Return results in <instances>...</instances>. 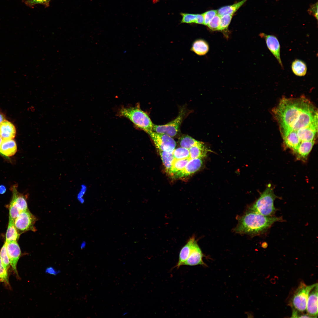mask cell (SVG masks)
<instances>
[{"instance_id": "obj_1", "label": "cell", "mask_w": 318, "mask_h": 318, "mask_svg": "<svg viewBox=\"0 0 318 318\" xmlns=\"http://www.w3.org/2000/svg\"><path fill=\"white\" fill-rule=\"evenodd\" d=\"M282 220L280 217L265 216L249 210L239 219L235 231L238 233L260 235L265 232L275 222Z\"/></svg>"}, {"instance_id": "obj_2", "label": "cell", "mask_w": 318, "mask_h": 318, "mask_svg": "<svg viewBox=\"0 0 318 318\" xmlns=\"http://www.w3.org/2000/svg\"><path fill=\"white\" fill-rule=\"evenodd\" d=\"M120 116L130 120L137 127L146 133L152 131L153 125L149 116L139 107H122L119 111Z\"/></svg>"}, {"instance_id": "obj_3", "label": "cell", "mask_w": 318, "mask_h": 318, "mask_svg": "<svg viewBox=\"0 0 318 318\" xmlns=\"http://www.w3.org/2000/svg\"><path fill=\"white\" fill-rule=\"evenodd\" d=\"M277 198L273 189L268 185L249 210L265 216H273L277 210L274 205V201Z\"/></svg>"}, {"instance_id": "obj_4", "label": "cell", "mask_w": 318, "mask_h": 318, "mask_svg": "<svg viewBox=\"0 0 318 318\" xmlns=\"http://www.w3.org/2000/svg\"><path fill=\"white\" fill-rule=\"evenodd\" d=\"M317 283L307 285L304 282L300 283L289 302L293 310L302 313L306 310L309 294Z\"/></svg>"}, {"instance_id": "obj_5", "label": "cell", "mask_w": 318, "mask_h": 318, "mask_svg": "<svg viewBox=\"0 0 318 318\" xmlns=\"http://www.w3.org/2000/svg\"><path fill=\"white\" fill-rule=\"evenodd\" d=\"M37 220V218L28 209L19 213L14 223L18 233L20 235L29 231H36L34 225Z\"/></svg>"}, {"instance_id": "obj_6", "label": "cell", "mask_w": 318, "mask_h": 318, "mask_svg": "<svg viewBox=\"0 0 318 318\" xmlns=\"http://www.w3.org/2000/svg\"><path fill=\"white\" fill-rule=\"evenodd\" d=\"M184 110H181L178 116L174 120L165 125H153V131L157 133L167 135L172 137L178 134L185 115Z\"/></svg>"}, {"instance_id": "obj_7", "label": "cell", "mask_w": 318, "mask_h": 318, "mask_svg": "<svg viewBox=\"0 0 318 318\" xmlns=\"http://www.w3.org/2000/svg\"><path fill=\"white\" fill-rule=\"evenodd\" d=\"M153 141L158 150L172 153L176 143L172 138L167 135L151 131L147 133Z\"/></svg>"}, {"instance_id": "obj_8", "label": "cell", "mask_w": 318, "mask_h": 318, "mask_svg": "<svg viewBox=\"0 0 318 318\" xmlns=\"http://www.w3.org/2000/svg\"><path fill=\"white\" fill-rule=\"evenodd\" d=\"M10 265L17 278L19 279L17 270V265L21 256V251L17 241L5 242Z\"/></svg>"}, {"instance_id": "obj_9", "label": "cell", "mask_w": 318, "mask_h": 318, "mask_svg": "<svg viewBox=\"0 0 318 318\" xmlns=\"http://www.w3.org/2000/svg\"><path fill=\"white\" fill-rule=\"evenodd\" d=\"M259 35L265 39L267 48L276 59L281 68L283 69L280 57V44L277 37L274 35L264 33H261Z\"/></svg>"}, {"instance_id": "obj_10", "label": "cell", "mask_w": 318, "mask_h": 318, "mask_svg": "<svg viewBox=\"0 0 318 318\" xmlns=\"http://www.w3.org/2000/svg\"><path fill=\"white\" fill-rule=\"evenodd\" d=\"M202 158L190 159L184 168L175 174L173 176L175 178H181L188 176L198 170L203 165Z\"/></svg>"}, {"instance_id": "obj_11", "label": "cell", "mask_w": 318, "mask_h": 318, "mask_svg": "<svg viewBox=\"0 0 318 318\" xmlns=\"http://www.w3.org/2000/svg\"><path fill=\"white\" fill-rule=\"evenodd\" d=\"M203 254L196 240L192 246L191 253L183 265L194 266L197 265L205 266L203 261Z\"/></svg>"}, {"instance_id": "obj_12", "label": "cell", "mask_w": 318, "mask_h": 318, "mask_svg": "<svg viewBox=\"0 0 318 318\" xmlns=\"http://www.w3.org/2000/svg\"><path fill=\"white\" fill-rule=\"evenodd\" d=\"M307 313L312 317L318 316V284L310 291L308 298Z\"/></svg>"}, {"instance_id": "obj_13", "label": "cell", "mask_w": 318, "mask_h": 318, "mask_svg": "<svg viewBox=\"0 0 318 318\" xmlns=\"http://www.w3.org/2000/svg\"><path fill=\"white\" fill-rule=\"evenodd\" d=\"M318 124L299 130L297 132L300 143L304 141H315L317 136Z\"/></svg>"}, {"instance_id": "obj_14", "label": "cell", "mask_w": 318, "mask_h": 318, "mask_svg": "<svg viewBox=\"0 0 318 318\" xmlns=\"http://www.w3.org/2000/svg\"><path fill=\"white\" fill-rule=\"evenodd\" d=\"M315 141H304L300 143L297 149L294 152L297 159H306L315 143Z\"/></svg>"}, {"instance_id": "obj_15", "label": "cell", "mask_w": 318, "mask_h": 318, "mask_svg": "<svg viewBox=\"0 0 318 318\" xmlns=\"http://www.w3.org/2000/svg\"><path fill=\"white\" fill-rule=\"evenodd\" d=\"M17 151V146L13 139H3L0 146V154L6 157L14 155Z\"/></svg>"}, {"instance_id": "obj_16", "label": "cell", "mask_w": 318, "mask_h": 318, "mask_svg": "<svg viewBox=\"0 0 318 318\" xmlns=\"http://www.w3.org/2000/svg\"><path fill=\"white\" fill-rule=\"evenodd\" d=\"M16 134V129L11 122L5 120L0 125V137L2 139H13Z\"/></svg>"}, {"instance_id": "obj_17", "label": "cell", "mask_w": 318, "mask_h": 318, "mask_svg": "<svg viewBox=\"0 0 318 318\" xmlns=\"http://www.w3.org/2000/svg\"><path fill=\"white\" fill-rule=\"evenodd\" d=\"M189 150L190 159H202L207 155V153L209 151L203 142L199 141Z\"/></svg>"}, {"instance_id": "obj_18", "label": "cell", "mask_w": 318, "mask_h": 318, "mask_svg": "<svg viewBox=\"0 0 318 318\" xmlns=\"http://www.w3.org/2000/svg\"><path fill=\"white\" fill-rule=\"evenodd\" d=\"M195 240L194 236L191 237L188 240L186 244L180 250L179 254L178 261L174 268L178 269L181 266H183V264L187 260L191 253L193 244Z\"/></svg>"}, {"instance_id": "obj_19", "label": "cell", "mask_w": 318, "mask_h": 318, "mask_svg": "<svg viewBox=\"0 0 318 318\" xmlns=\"http://www.w3.org/2000/svg\"><path fill=\"white\" fill-rule=\"evenodd\" d=\"M282 137L285 146L294 152L300 143L297 132L294 131H290Z\"/></svg>"}, {"instance_id": "obj_20", "label": "cell", "mask_w": 318, "mask_h": 318, "mask_svg": "<svg viewBox=\"0 0 318 318\" xmlns=\"http://www.w3.org/2000/svg\"><path fill=\"white\" fill-rule=\"evenodd\" d=\"M247 0H242L233 4L222 7L218 10L217 14L220 16L226 14L233 15Z\"/></svg>"}, {"instance_id": "obj_21", "label": "cell", "mask_w": 318, "mask_h": 318, "mask_svg": "<svg viewBox=\"0 0 318 318\" xmlns=\"http://www.w3.org/2000/svg\"><path fill=\"white\" fill-rule=\"evenodd\" d=\"M291 69L294 74L298 76H304L307 73V65L304 61L300 59H296L293 61Z\"/></svg>"}, {"instance_id": "obj_22", "label": "cell", "mask_w": 318, "mask_h": 318, "mask_svg": "<svg viewBox=\"0 0 318 318\" xmlns=\"http://www.w3.org/2000/svg\"><path fill=\"white\" fill-rule=\"evenodd\" d=\"M192 51L199 55L205 54L209 50L208 43L205 41L201 39L197 40L193 43L191 48Z\"/></svg>"}, {"instance_id": "obj_23", "label": "cell", "mask_w": 318, "mask_h": 318, "mask_svg": "<svg viewBox=\"0 0 318 318\" xmlns=\"http://www.w3.org/2000/svg\"><path fill=\"white\" fill-rule=\"evenodd\" d=\"M14 221L9 219L6 234V242L17 241L20 234L17 232L14 223Z\"/></svg>"}, {"instance_id": "obj_24", "label": "cell", "mask_w": 318, "mask_h": 318, "mask_svg": "<svg viewBox=\"0 0 318 318\" xmlns=\"http://www.w3.org/2000/svg\"><path fill=\"white\" fill-rule=\"evenodd\" d=\"M13 188V196L12 200L15 203L21 212L28 209L25 198L23 195L18 193L16 188L14 187Z\"/></svg>"}, {"instance_id": "obj_25", "label": "cell", "mask_w": 318, "mask_h": 318, "mask_svg": "<svg viewBox=\"0 0 318 318\" xmlns=\"http://www.w3.org/2000/svg\"><path fill=\"white\" fill-rule=\"evenodd\" d=\"M190 159L189 158L182 159H174L168 173L173 176L176 173L182 170Z\"/></svg>"}, {"instance_id": "obj_26", "label": "cell", "mask_w": 318, "mask_h": 318, "mask_svg": "<svg viewBox=\"0 0 318 318\" xmlns=\"http://www.w3.org/2000/svg\"><path fill=\"white\" fill-rule=\"evenodd\" d=\"M158 150L165 169L168 173L174 159L172 153L161 150Z\"/></svg>"}, {"instance_id": "obj_27", "label": "cell", "mask_w": 318, "mask_h": 318, "mask_svg": "<svg viewBox=\"0 0 318 318\" xmlns=\"http://www.w3.org/2000/svg\"><path fill=\"white\" fill-rule=\"evenodd\" d=\"M199 141L187 135H183L179 139V144L181 147L189 149Z\"/></svg>"}, {"instance_id": "obj_28", "label": "cell", "mask_w": 318, "mask_h": 318, "mask_svg": "<svg viewBox=\"0 0 318 318\" xmlns=\"http://www.w3.org/2000/svg\"><path fill=\"white\" fill-rule=\"evenodd\" d=\"M174 159H182L190 158L189 149L182 147L175 149L172 152Z\"/></svg>"}, {"instance_id": "obj_29", "label": "cell", "mask_w": 318, "mask_h": 318, "mask_svg": "<svg viewBox=\"0 0 318 318\" xmlns=\"http://www.w3.org/2000/svg\"><path fill=\"white\" fill-rule=\"evenodd\" d=\"M0 259L4 268L8 270L10 265L5 243L1 248L0 251Z\"/></svg>"}, {"instance_id": "obj_30", "label": "cell", "mask_w": 318, "mask_h": 318, "mask_svg": "<svg viewBox=\"0 0 318 318\" xmlns=\"http://www.w3.org/2000/svg\"><path fill=\"white\" fill-rule=\"evenodd\" d=\"M232 16L233 15L229 14L221 16L220 24L218 30H226L231 22Z\"/></svg>"}, {"instance_id": "obj_31", "label": "cell", "mask_w": 318, "mask_h": 318, "mask_svg": "<svg viewBox=\"0 0 318 318\" xmlns=\"http://www.w3.org/2000/svg\"><path fill=\"white\" fill-rule=\"evenodd\" d=\"M21 212L15 203L11 200L9 206V219L14 221Z\"/></svg>"}, {"instance_id": "obj_32", "label": "cell", "mask_w": 318, "mask_h": 318, "mask_svg": "<svg viewBox=\"0 0 318 318\" xmlns=\"http://www.w3.org/2000/svg\"><path fill=\"white\" fill-rule=\"evenodd\" d=\"M0 282L4 283L5 285L10 287L9 282L7 270L3 266L0 259Z\"/></svg>"}, {"instance_id": "obj_33", "label": "cell", "mask_w": 318, "mask_h": 318, "mask_svg": "<svg viewBox=\"0 0 318 318\" xmlns=\"http://www.w3.org/2000/svg\"><path fill=\"white\" fill-rule=\"evenodd\" d=\"M52 0H23L25 4L30 7H32L35 5H43L45 7L49 6V3Z\"/></svg>"}, {"instance_id": "obj_34", "label": "cell", "mask_w": 318, "mask_h": 318, "mask_svg": "<svg viewBox=\"0 0 318 318\" xmlns=\"http://www.w3.org/2000/svg\"><path fill=\"white\" fill-rule=\"evenodd\" d=\"M220 18L221 16L217 14L211 20L207 26L213 30H218L220 24Z\"/></svg>"}, {"instance_id": "obj_35", "label": "cell", "mask_w": 318, "mask_h": 318, "mask_svg": "<svg viewBox=\"0 0 318 318\" xmlns=\"http://www.w3.org/2000/svg\"><path fill=\"white\" fill-rule=\"evenodd\" d=\"M181 15L182 16L181 23L189 24L195 23L196 14L182 13Z\"/></svg>"}, {"instance_id": "obj_36", "label": "cell", "mask_w": 318, "mask_h": 318, "mask_svg": "<svg viewBox=\"0 0 318 318\" xmlns=\"http://www.w3.org/2000/svg\"><path fill=\"white\" fill-rule=\"evenodd\" d=\"M217 14L216 10H210L203 13L204 19V24L207 25L211 20Z\"/></svg>"}, {"instance_id": "obj_37", "label": "cell", "mask_w": 318, "mask_h": 318, "mask_svg": "<svg viewBox=\"0 0 318 318\" xmlns=\"http://www.w3.org/2000/svg\"><path fill=\"white\" fill-rule=\"evenodd\" d=\"M307 11L308 13L315 17L318 20V2L312 4L308 9Z\"/></svg>"}, {"instance_id": "obj_38", "label": "cell", "mask_w": 318, "mask_h": 318, "mask_svg": "<svg viewBox=\"0 0 318 318\" xmlns=\"http://www.w3.org/2000/svg\"><path fill=\"white\" fill-rule=\"evenodd\" d=\"M60 272V271L56 270L52 266H49L47 267L46 268L45 271V273L54 275H57Z\"/></svg>"}, {"instance_id": "obj_39", "label": "cell", "mask_w": 318, "mask_h": 318, "mask_svg": "<svg viewBox=\"0 0 318 318\" xmlns=\"http://www.w3.org/2000/svg\"><path fill=\"white\" fill-rule=\"evenodd\" d=\"M204 19L203 14H196V17L195 23L204 24Z\"/></svg>"}, {"instance_id": "obj_40", "label": "cell", "mask_w": 318, "mask_h": 318, "mask_svg": "<svg viewBox=\"0 0 318 318\" xmlns=\"http://www.w3.org/2000/svg\"><path fill=\"white\" fill-rule=\"evenodd\" d=\"M5 120V116L3 113L0 112V125Z\"/></svg>"}, {"instance_id": "obj_41", "label": "cell", "mask_w": 318, "mask_h": 318, "mask_svg": "<svg viewBox=\"0 0 318 318\" xmlns=\"http://www.w3.org/2000/svg\"><path fill=\"white\" fill-rule=\"evenodd\" d=\"M6 191V188L5 186L3 185H1L0 186V193L3 194Z\"/></svg>"}, {"instance_id": "obj_42", "label": "cell", "mask_w": 318, "mask_h": 318, "mask_svg": "<svg viewBox=\"0 0 318 318\" xmlns=\"http://www.w3.org/2000/svg\"><path fill=\"white\" fill-rule=\"evenodd\" d=\"M2 141H3V140H2V138L1 137H0V146H1V143H2Z\"/></svg>"}, {"instance_id": "obj_43", "label": "cell", "mask_w": 318, "mask_h": 318, "mask_svg": "<svg viewBox=\"0 0 318 318\" xmlns=\"http://www.w3.org/2000/svg\"><path fill=\"white\" fill-rule=\"evenodd\" d=\"M128 313V312H124V313H123L122 315L123 316H125V315L127 314Z\"/></svg>"}]
</instances>
